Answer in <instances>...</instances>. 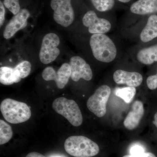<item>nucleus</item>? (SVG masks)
I'll return each mask as SVG.
<instances>
[{
  "mask_svg": "<svg viewBox=\"0 0 157 157\" xmlns=\"http://www.w3.org/2000/svg\"><path fill=\"white\" fill-rule=\"evenodd\" d=\"M30 16V13L27 9H21L6 25L3 33L4 38L10 39L18 31L25 28L27 25L28 19Z\"/></svg>",
  "mask_w": 157,
  "mask_h": 157,
  "instance_id": "obj_11",
  "label": "nucleus"
},
{
  "mask_svg": "<svg viewBox=\"0 0 157 157\" xmlns=\"http://www.w3.org/2000/svg\"><path fill=\"white\" fill-rule=\"evenodd\" d=\"M146 82L147 87L149 89L154 90L157 88V70L155 75L148 76Z\"/></svg>",
  "mask_w": 157,
  "mask_h": 157,
  "instance_id": "obj_24",
  "label": "nucleus"
},
{
  "mask_svg": "<svg viewBox=\"0 0 157 157\" xmlns=\"http://www.w3.org/2000/svg\"><path fill=\"white\" fill-rule=\"evenodd\" d=\"M144 111L143 103L139 101H135L132 104V109L124 121V127L129 130L136 128L143 117Z\"/></svg>",
  "mask_w": 157,
  "mask_h": 157,
  "instance_id": "obj_13",
  "label": "nucleus"
},
{
  "mask_svg": "<svg viewBox=\"0 0 157 157\" xmlns=\"http://www.w3.org/2000/svg\"><path fill=\"white\" fill-rule=\"evenodd\" d=\"M137 58L144 65H151L157 62V44L141 49L137 53Z\"/></svg>",
  "mask_w": 157,
  "mask_h": 157,
  "instance_id": "obj_17",
  "label": "nucleus"
},
{
  "mask_svg": "<svg viewBox=\"0 0 157 157\" xmlns=\"http://www.w3.org/2000/svg\"><path fill=\"white\" fill-rule=\"evenodd\" d=\"M0 109L4 118L11 124L25 122L29 119L32 114L27 104L10 98L2 101Z\"/></svg>",
  "mask_w": 157,
  "mask_h": 157,
  "instance_id": "obj_3",
  "label": "nucleus"
},
{
  "mask_svg": "<svg viewBox=\"0 0 157 157\" xmlns=\"http://www.w3.org/2000/svg\"><path fill=\"white\" fill-rule=\"evenodd\" d=\"M130 10L134 14L145 15L157 12V0H138L133 3Z\"/></svg>",
  "mask_w": 157,
  "mask_h": 157,
  "instance_id": "obj_14",
  "label": "nucleus"
},
{
  "mask_svg": "<svg viewBox=\"0 0 157 157\" xmlns=\"http://www.w3.org/2000/svg\"><path fill=\"white\" fill-rule=\"evenodd\" d=\"M136 92L135 87L130 86L116 89L115 90L116 95L121 98L126 103L128 104L133 101Z\"/></svg>",
  "mask_w": 157,
  "mask_h": 157,
  "instance_id": "obj_19",
  "label": "nucleus"
},
{
  "mask_svg": "<svg viewBox=\"0 0 157 157\" xmlns=\"http://www.w3.org/2000/svg\"><path fill=\"white\" fill-rule=\"evenodd\" d=\"M71 75V68L67 63L63 64L57 72L52 67H47L43 70L42 74L44 80L55 81L57 87L59 89H63L67 85Z\"/></svg>",
  "mask_w": 157,
  "mask_h": 157,
  "instance_id": "obj_8",
  "label": "nucleus"
},
{
  "mask_svg": "<svg viewBox=\"0 0 157 157\" xmlns=\"http://www.w3.org/2000/svg\"><path fill=\"white\" fill-rule=\"evenodd\" d=\"M82 21L91 34H105L111 29L110 23L107 19L98 17L93 11H87L83 16Z\"/></svg>",
  "mask_w": 157,
  "mask_h": 157,
  "instance_id": "obj_9",
  "label": "nucleus"
},
{
  "mask_svg": "<svg viewBox=\"0 0 157 157\" xmlns=\"http://www.w3.org/2000/svg\"><path fill=\"white\" fill-rule=\"evenodd\" d=\"M19 73L15 68L2 67L0 68V82L5 85H11L21 80Z\"/></svg>",
  "mask_w": 157,
  "mask_h": 157,
  "instance_id": "obj_16",
  "label": "nucleus"
},
{
  "mask_svg": "<svg viewBox=\"0 0 157 157\" xmlns=\"http://www.w3.org/2000/svg\"><path fill=\"white\" fill-rule=\"evenodd\" d=\"M59 44V38L56 34L50 33L44 36L39 54V59L42 63H50L57 58L60 52L58 48Z\"/></svg>",
  "mask_w": 157,
  "mask_h": 157,
  "instance_id": "obj_7",
  "label": "nucleus"
},
{
  "mask_svg": "<svg viewBox=\"0 0 157 157\" xmlns=\"http://www.w3.org/2000/svg\"><path fill=\"white\" fill-rule=\"evenodd\" d=\"M52 157H62L61 156H53Z\"/></svg>",
  "mask_w": 157,
  "mask_h": 157,
  "instance_id": "obj_30",
  "label": "nucleus"
},
{
  "mask_svg": "<svg viewBox=\"0 0 157 157\" xmlns=\"http://www.w3.org/2000/svg\"><path fill=\"white\" fill-rule=\"evenodd\" d=\"M4 3L0 1V26L2 27L5 21V14L6 10Z\"/></svg>",
  "mask_w": 157,
  "mask_h": 157,
  "instance_id": "obj_25",
  "label": "nucleus"
},
{
  "mask_svg": "<svg viewBox=\"0 0 157 157\" xmlns=\"http://www.w3.org/2000/svg\"><path fill=\"white\" fill-rule=\"evenodd\" d=\"M90 45L93 55L99 61L110 63L117 56L115 44L104 34H93L90 38Z\"/></svg>",
  "mask_w": 157,
  "mask_h": 157,
  "instance_id": "obj_1",
  "label": "nucleus"
},
{
  "mask_svg": "<svg viewBox=\"0 0 157 157\" xmlns=\"http://www.w3.org/2000/svg\"><path fill=\"white\" fill-rule=\"evenodd\" d=\"M26 157H45V156L39 153L36 152H33L30 153L29 154L27 155Z\"/></svg>",
  "mask_w": 157,
  "mask_h": 157,
  "instance_id": "obj_27",
  "label": "nucleus"
},
{
  "mask_svg": "<svg viewBox=\"0 0 157 157\" xmlns=\"http://www.w3.org/2000/svg\"><path fill=\"white\" fill-rule=\"evenodd\" d=\"M17 70L21 78H23L27 77L31 72L32 65L28 61H23L21 62L15 67Z\"/></svg>",
  "mask_w": 157,
  "mask_h": 157,
  "instance_id": "obj_21",
  "label": "nucleus"
},
{
  "mask_svg": "<svg viewBox=\"0 0 157 157\" xmlns=\"http://www.w3.org/2000/svg\"><path fill=\"white\" fill-rule=\"evenodd\" d=\"M3 3L5 7L14 15L20 11L19 0H4Z\"/></svg>",
  "mask_w": 157,
  "mask_h": 157,
  "instance_id": "obj_22",
  "label": "nucleus"
},
{
  "mask_svg": "<svg viewBox=\"0 0 157 157\" xmlns=\"http://www.w3.org/2000/svg\"><path fill=\"white\" fill-rule=\"evenodd\" d=\"M110 94L111 89L108 86L103 85L98 87L88 100L87 108L96 116L103 117L107 112V104Z\"/></svg>",
  "mask_w": 157,
  "mask_h": 157,
  "instance_id": "obj_5",
  "label": "nucleus"
},
{
  "mask_svg": "<svg viewBox=\"0 0 157 157\" xmlns=\"http://www.w3.org/2000/svg\"><path fill=\"white\" fill-rule=\"evenodd\" d=\"M123 157H156L154 154L151 152H144L140 154L126 155Z\"/></svg>",
  "mask_w": 157,
  "mask_h": 157,
  "instance_id": "obj_26",
  "label": "nucleus"
},
{
  "mask_svg": "<svg viewBox=\"0 0 157 157\" xmlns=\"http://www.w3.org/2000/svg\"><path fill=\"white\" fill-rule=\"evenodd\" d=\"M69 64L71 68V77L73 81L77 82L80 78L90 81L92 78L93 72L90 67L80 56L72 57Z\"/></svg>",
  "mask_w": 157,
  "mask_h": 157,
  "instance_id": "obj_10",
  "label": "nucleus"
},
{
  "mask_svg": "<svg viewBox=\"0 0 157 157\" xmlns=\"http://www.w3.org/2000/svg\"><path fill=\"white\" fill-rule=\"evenodd\" d=\"M55 21L64 27H67L74 21V11L71 0H51Z\"/></svg>",
  "mask_w": 157,
  "mask_h": 157,
  "instance_id": "obj_6",
  "label": "nucleus"
},
{
  "mask_svg": "<svg viewBox=\"0 0 157 157\" xmlns=\"http://www.w3.org/2000/svg\"><path fill=\"white\" fill-rule=\"evenodd\" d=\"M157 37V15L152 14L147 20L146 25L140 34L142 42H147Z\"/></svg>",
  "mask_w": 157,
  "mask_h": 157,
  "instance_id": "obj_15",
  "label": "nucleus"
},
{
  "mask_svg": "<svg viewBox=\"0 0 157 157\" xmlns=\"http://www.w3.org/2000/svg\"><path fill=\"white\" fill-rule=\"evenodd\" d=\"M145 148L142 144L139 142L133 143L129 147V154L131 155L140 154L145 152Z\"/></svg>",
  "mask_w": 157,
  "mask_h": 157,
  "instance_id": "obj_23",
  "label": "nucleus"
},
{
  "mask_svg": "<svg viewBox=\"0 0 157 157\" xmlns=\"http://www.w3.org/2000/svg\"><path fill=\"white\" fill-rule=\"evenodd\" d=\"M13 136V131L10 125L5 121L0 120V144L8 143Z\"/></svg>",
  "mask_w": 157,
  "mask_h": 157,
  "instance_id": "obj_18",
  "label": "nucleus"
},
{
  "mask_svg": "<svg viewBox=\"0 0 157 157\" xmlns=\"http://www.w3.org/2000/svg\"><path fill=\"white\" fill-rule=\"evenodd\" d=\"M118 1H119V2H121L122 3H128L130 1H131V0H118Z\"/></svg>",
  "mask_w": 157,
  "mask_h": 157,
  "instance_id": "obj_29",
  "label": "nucleus"
},
{
  "mask_svg": "<svg viewBox=\"0 0 157 157\" xmlns=\"http://www.w3.org/2000/svg\"><path fill=\"white\" fill-rule=\"evenodd\" d=\"M113 78L117 84H126L130 87H137L143 81V77L140 73L121 70H117L114 72Z\"/></svg>",
  "mask_w": 157,
  "mask_h": 157,
  "instance_id": "obj_12",
  "label": "nucleus"
},
{
  "mask_svg": "<svg viewBox=\"0 0 157 157\" xmlns=\"http://www.w3.org/2000/svg\"><path fill=\"white\" fill-rule=\"evenodd\" d=\"M52 108L67 119L72 125L78 127L83 121L81 110L75 101L65 98H57L52 103Z\"/></svg>",
  "mask_w": 157,
  "mask_h": 157,
  "instance_id": "obj_4",
  "label": "nucleus"
},
{
  "mask_svg": "<svg viewBox=\"0 0 157 157\" xmlns=\"http://www.w3.org/2000/svg\"><path fill=\"white\" fill-rule=\"evenodd\" d=\"M65 150L68 154L75 157H92L99 153L98 144L83 136H72L64 143Z\"/></svg>",
  "mask_w": 157,
  "mask_h": 157,
  "instance_id": "obj_2",
  "label": "nucleus"
},
{
  "mask_svg": "<svg viewBox=\"0 0 157 157\" xmlns=\"http://www.w3.org/2000/svg\"><path fill=\"white\" fill-rule=\"evenodd\" d=\"M91 1L95 8L101 12L111 10L115 4L114 0H91Z\"/></svg>",
  "mask_w": 157,
  "mask_h": 157,
  "instance_id": "obj_20",
  "label": "nucleus"
},
{
  "mask_svg": "<svg viewBox=\"0 0 157 157\" xmlns=\"http://www.w3.org/2000/svg\"><path fill=\"white\" fill-rule=\"evenodd\" d=\"M153 124L157 128V112L156 113L154 116V119L153 121Z\"/></svg>",
  "mask_w": 157,
  "mask_h": 157,
  "instance_id": "obj_28",
  "label": "nucleus"
}]
</instances>
